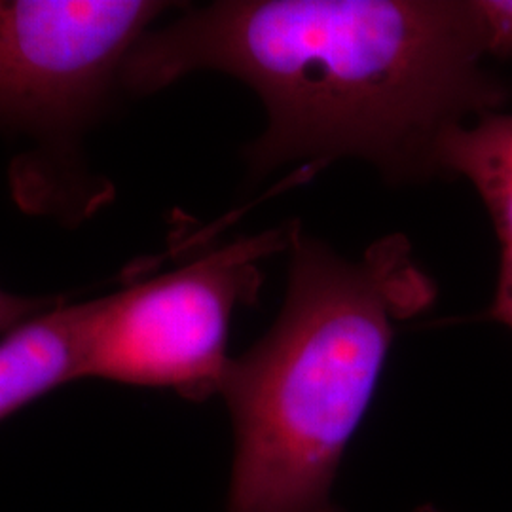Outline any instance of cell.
Wrapping results in <instances>:
<instances>
[{
    "instance_id": "cell-1",
    "label": "cell",
    "mask_w": 512,
    "mask_h": 512,
    "mask_svg": "<svg viewBox=\"0 0 512 512\" xmlns=\"http://www.w3.org/2000/svg\"><path fill=\"white\" fill-rule=\"evenodd\" d=\"M486 57L473 0H219L147 31L118 88L150 95L228 74L268 118L245 150L251 175L361 160L412 184L440 175L452 129L507 103Z\"/></svg>"
},
{
    "instance_id": "cell-2",
    "label": "cell",
    "mask_w": 512,
    "mask_h": 512,
    "mask_svg": "<svg viewBox=\"0 0 512 512\" xmlns=\"http://www.w3.org/2000/svg\"><path fill=\"white\" fill-rule=\"evenodd\" d=\"M287 249L283 308L220 382L234 429L226 512H336L338 467L395 329L437 300L403 234L349 260L293 222Z\"/></svg>"
},
{
    "instance_id": "cell-3",
    "label": "cell",
    "mask_w": 512,
    "mask_h": 512,
    "mask_svg": "<svg viewBox=\"0 0 512 512\" xmlns=\"http://www.w3.org/2000/svg\"><path fill=\"white\" fill-rule=\"evenodd\" d=\"M287 245L289 224L86 302L78 380L173 389L196 403L219 395L232 317L255 304L262 262Z\"/></svg>"
},
{
    "instance_id": "cell-4",
    "label": "cell",
    "mask_w": 512,
    "mask_h": 512,
    "mask_svg": "<svg viewBox=\"0 0 512 512\" xmlns=\"http://www.w3.org/2000/svg\"><path fill=\"white\" fill-rule=\"evenodd\" d=\"M162 0H0V128L69 137L118 88Z\"/></svg>"
},
{
    "instance_id": "cell-5",
    "label": "cell",
    "mask_w": 512,
    "mask_h": 512,
    "mask_svg": "<svg viewBox=\"0 0 512 512\" xmlns=\"http://www.w3.org/2000/svg\"><path fill=\"white\" fill-rule=\"evenodd\" d=\"M86 302L46 311L0 338V423L78 380Z\"/></svg>"
},
{
    "instance_id": "cell-6",
    "label": "cell",
    "mask_w": 512,
    "mask_h": 512,
    "mask_svg": "<svg viewBox=\"0 0 512 512\" xmlns=\"http://www.w3.org/2000/svg\"><path fill=\"white\" fill-rule=\"evenodd\" d=\"M439 169L473 184L501 247L512 245V114L494 110L452 129L440 145Z\"/></svg>"
},
{
    "instance_id": "cell-7",
    "label": "cell",
    "mask_w": 512,
    "mask_h": 512,
    "mask_svg": "<svg viewBox=\"0 0 512 512\" xmlns=\"http://www.w3.org/2000/svg\"><path fill=\"white\" fill-rule=\"evenodd\" d=\"M488 55H512V0H473Z\"/></svg>"
},
{
    "instance_id": "cell-8",
    "label": "cell",
    "mask_w": 512,
    "mask_h": 512,
    "mask_svg": "<svg viewBox=\"0 0 512 512\" xmlns=\"http://www.w3.org/2000/svg\"><path fill=\"white\" fill-rule=\"evenodd\" d=\"M61 304H65L63 298L23 296V294L8 293L0 287V338L38 315L55 310Z\"/></svg>"
},
{
    "instance_id": "cell-9",
    "label": "cell",
    "mask_w": 512,
    "mask_h": 512,
    "mask_svg": "<svg viewBox=\"0 0 512 512\" xmlns=\"http://www.w3.org/2000/svg\"><path fill=\"white\" fill-rule=\"evenodd\" d=\"M488 317L512 329V245L501 247L497 287Z\"/></svg>"
},
{
    "instance_id": "cell-10",
    "label": "cell",
    "mask_w": 512,
    "mask_h": 512,
    "mask_svg": "<svg viewBox=\"0 0 512 512\" xmlns=\"http://www.w3.org/2000/svg\"><path fill=\"white\" fill-rule=\"evenodd\" d=\"M416 512H442L439 509H433V507H423V509H418Z\"/></svg>"
}]
</instances>
